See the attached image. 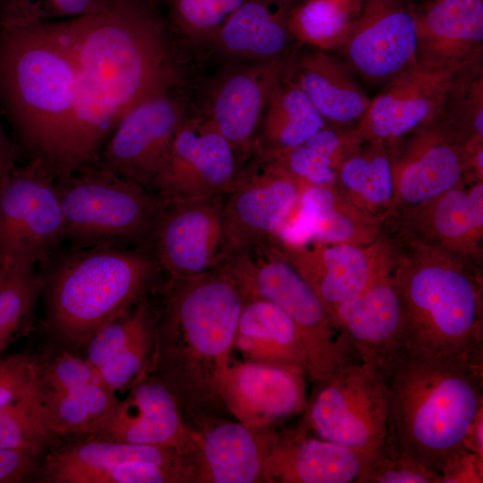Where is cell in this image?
I'll return each mask as SVG.
<instances>
[{
	"label": "cell",
	"instance_id": "f35d334b",
	"mask_svg": "<svg viewBox=\"0 0 483 483\" xmlns=\"http://www.w3.org/2000/svg\"><path fill=\"white\" fill-rule=\"evenodd\" d=\"M35 392L0 409V449L25 450L41 456L54 442L36 416Z\"/></svg>",
	"mask_w": 483,
	"mask_h": 483
},
{
	"label": "cell",
	"instance_id": "d6986e66",
	"mask_svg": "<svg viewBox=\"0 0 483 483\" xmlns=\"http://www.w3.org/2000/svg\"><path fill=\"white\" fill-rule=\"evenodd\" d=\"M313 290L326 311L349 301L378 276L393 269L392 249L376 240L370 244L302 246L275 244Z\"/></svg>",
	"mask_w": 483,
	"mask_h": 483
},
{
	"label": "cell",
	"instance_id": "1f68e13d",
	"mask_svg": "<svg viewBox=\"0 0 483 483\" xmlns=\"http://www.w3.org/2000/svg\"><path fill=\"white\" fill-rule=\"evenodd\" d=\"M121 400L103 381L86 383L59 393L37 389L36 416L52 436H94L113 415Z\"/></svg>",
	"mask_w": 483,
	"mask_h": 483
},
{
	"label": "cell",
	"instance_id": "d590c367",
	"mask_svg": "<svg viewBox=\"0 0 483 483\" xmlns=\"http://www.w3.org/2000/svg\"><path fill=\"white\" fill-rule=\"evenodd\" d=\"M356 16L352 4L341 0H306L292 11L288 29L298 44L335 51L348 36Z\"/></svg>",
	"mask_w": 483,
	"mask_h": 483
},
{
	"label": "cell",
	"instance_id": "60d3db41",
	"mask_svg": "<svg viewBox=\"0 0 483 483\" xmlns=\"http://www.w3.org/2000/svg\"><path fill=\"white\" fill-rule=\"evenodd\" d=\"M244 0H168L175 24L193 39L212 40Z\"/></svg>",
	"mask_w": 483,
	"mask_h": 483
},
{
	"label": "cell",
	"instance_id": "ffe728a7",
	"mask_svg": "<svg viewBox=\"0 0 483 483\" xmlns=\"http://www.w3.org/2000/svg\"><path fill=\"white\" fill-rule=\"evenodd\" d=\"M304 369L251 361L231 363L224 402L237 421L257 429L273 428L303 412L308 404Z\"/></svg>",
	"mask_w": 483,
	"mask_h": 483
},
{
	"label": "cell",
	"instance_id": "f6af8a7d",
	"mask_svg": "<svg viewBox=\"0 0 483 483\" xmlns=\"http://www.w3.org/2000/svg\"><path fill=\"white\" fill-rule=\"evenodd\" d=\"M437 475L438 483H482L483 456L461 448L445 460Z\"/></svg>",
	"mask_w": 483,
	"mask_h": 483
},
{
	"label": "cell",
	"instance_id": "74e56055",
	"mask_svg": "<svg viewBox=\"0 0 483 483\" xmlns=\"http://www.w3.org/2000/svg\"><path fill=\"white\" fill-rule=\"evenodd\" d=\"M156 319L157 312L128 343L98 370L103 383L113 391L129 389L141 375L149 372Z\"/></svg>",
	"mask_w": 483,
	"mask_h": 483
},
{
	"label": "cell",
	"instance_id": "b9f144b4",
	"mask_svg": "<svg viewBox=\"0 0 483 483\" xmlns=\"http://www.w3.org/2000/svg\"><path fill=\"white\" fill-rule=\"evenodd\" d=\"M359 483H438V476L386 442L369 458Z\"/></svg>",
	"mask_w": 483,
	"mask_h": 483
},
{
	"label": "cell",
	"instance_id": "7c38bea8",
	"mask_svg": "<svg viewBox=\"0 0 483 483\" xmlns=\"http://www.w3.org/2000/svg\"><path fill=\"white\" fill-rule=\"evenodd\" d=\"M417 21L410 0H363L352 29L335 50L371 85H385L415 66Z\"/></svg>",
	"mask_w": 483,
	"mask_h": 483
},
{
	"label": "cell",
	"instance_id": "e0dca14e",
	"mask_svg": "<svg viewBox=\"0 0 483 483\" xmlns=\"http://www.w3.org/2000/svg\"><path fill=\"white\" fill-rule=\"evenodd\" d=\"M224 198L162 199L153 250L168 277L200 275L225 261Z\"/></svg>",
	"mask_w": 483,
	"mask_h": 483
},
{
	"label": "cell",
	"instance_id": "f546056e",
	"mask_svg": "<svg viewBox=\"0 0 483 483\" xmlns=\"http://www.w3.org/2000/svg\"><path fill=\"white\" fill-rule=\"evenodd\" d=\"M296 216L309 243L364 246L377 240L379 219L355 206L335 184L304 187Z\"/></svg>",
	"mask_w": 483,
	"mask_h": 483
},
{
	"label": "cell",
	"instance_id": "c3c4849f",
	"mask_svg": "<svg viewBox=\"0 0 483 483\" xmlns=\"http://www.w3.org/2000/svg\"><path fill=\"white\" fill-rule=\"evenodd\" d=\"M13 167L12 149L0 123V190L4 185Z\"/></svg>",
	"mask_w": 483,
	"mask_h": 483
},
{
	"label": "cell",
	"instance_id": "3957f363",
	"mask_svg": "<svg viewBox=\"0 0 483 483\" xmlns=\"http://www.w3.org/2000/svg\"><path fill=\"white\" fill-rule=\"evenodd\" d=\"M387 384L386 442L437 474L483 409V363L407 353Z\"/></svg>",
	"mask_w": 483,
	"mask_h": 483
},
{
	"label": "cell",
	"instance_id": "836d02e7",
	"mask_svg": "<svg viewBox=\"0 0 483 483\" xmlns=\"http://www.w3.org/2000/svg\"><path fill=\"white\" fill-rule=\"evenodd\" d=\"M335 182L351 202L374 216L394 202L389 147L380 140H365L339 165Z\"/></svg>",
	"mask_w": 483,
	"mask_h": 483
},
{
	"label": "cell",
	"instance_id": "4dcf8cb0",
	"mask_svg": "<svg viewBox=\"0 0 483 483\" xmlns=\"http://www.w3.org/2000/svg\"><path fill=\"white\" fill-rule=\"evenodd\" d=\"M254 140L253 154L273 158L304 143L327 123L293 80L273 89Z\"/></svg>",
	"mask_w": 483,
	"mask_h": 483
},
{
	"label": "cell",
	"instance_id": "cb8c5ba5",
	"mask_svg": "<svg viewBox=\"0 0 483 483\" xmlns=\"http://www.w3.org/2000/svg\"><path fill=\"white\" fill-rule=\"evenodd\" d=\"M276 431L219 420L198 431L187 455L191 483L264 482L265 465Z\"/></svg>",
	"mask_w": 483,
	"mask_h": 483
},
{
	"label": "cell",
	"instance_id": "7a4b0ae2",
	"mask_svg": "<svg viewBox=\"0 0 483 483\" xmlns=\"http://www.w3.org/2000/svg\"><path fill=\"white\" fill-rule=\"evenodd\" d=\"M246 297L224 264L193 276L168 277L160 289L148 373L170 391L193 430L228 413L224 387Z\"/></svg>",
	"mask_w": 483,
	"mask_h": 483
},
{
	"label": "cell",
	"instance_id": "ba28073f",
	"mask_svg": "<svg viewBox=\"0 0 483 483\" xmlns=\"http://www.w3.org/2000/svg\"><path fill=\"white\" fill-rule=\"evenodd\" d=\"M71 247L153 248L163 200L154 191L97 165L56 179Z\"/></svg>",
	"mask_w": 483,
	"mask_h": 483
},
{
	"label": "cell",
	"instance_id": "30bf717a",
	"mask_svg": "<svg viewBox=\"0 0 483 483\" xmlns=\"http://www.w3.org/2000/svg\"><path fill=\"white\" fill-rule=\"evenodd\" d=\"M304 411L316 436L369 458L387 439V380L361 362L350 365L318 386Z\"/></svg>",
	"mask_w": 483,
	"mask_h": 483
},
{
	"label": "cell",
	"instance_id": "ee69618b",
	"mask_svg": "<svg viewBox=\"0 0 483 483\" xmlns=\"http://www.w3.org/2000/svg\"><path fill=\"white\" fill-rule=\"evenodd\" d=\"M38 383V358L27 353L0 356V409L34 393Z\"/></svg>",
	"mask_w": 483,
	"mask_h": 483
},
{
	"label": "cell",
	"instance_id": "5b68a950",
	"mask_svg": "<svg viewBox=\"0 0 483 483\" xmlns=\"http://www.w3.org/2000/svg\"><path fill=\"white\" fill-rule=\"evenodd\" d=\"M75 94L76 63L53 22L0 26V95L30 158L55 176Z\"/></svg>",
	"mask_w": 483,
	"mask_h": 483
},
{
	"label": "cell",
	"instance_id": "2e32d148",
	"mask_svg": "<svg viewBox=\"0 0 483 483\" xmlns=\"http://www.w3.org/2000/svg\"><path fill=\"white\" fill-rule=\"evenodd\" d=\"M390 146L394 201L412 209L462 184L465 140L440 114Z\"/></svg>",
	"mask_w": 483,
	"mask_h": 483
},
{
	"label": "cell",
	"instance_id": "7dc6e473",
	"mask_svg": "<svg viewBox=\"0 0 483 483\" xmlns=\"http://www.w3.org/2000/svg\"><path fill=\"white\" fill-rule=\"evenodd\" d=\"M483 409L476 415L466 434L464 446L483 456Z\"/></svg>",
	"mask_w": 483,
	"mask_h": 483
},
{
	"label": "cell",
	"instance_id": "d6a6232c",
	"mask_svg": "<svg viewBox=\"0 0 483 483\" xmlns=\"http://www.w3.org/2000/svg\"><path fill=\"white\" fill-rule=\"evenodd\" d=\"M413 210L424 213L422 226L438 242L436 247L455 255L471 251L482 236V181L467 191L461 184Z\"/></svg>",
	"mask_w": 483,
	"mask_h": 483
},
{
	"label": "cell",
	"instance_id": "4316f807",
	"mask_svg": "<svg viewBox=\"0 0 483 483\" xmlns=\"http://www.w3.org/2000/svg\"><path fill=\"white\" fill-rule=\"evenodd\" d=\"M286 76L301 87L327 124L356 126L369 107L370 98L353 73L326 51L295 52Z\"/></svg>",
	"mask_w": 483,
	"mask_h": 483
},
{
	"label": "cell",
	"instance_id": "ac0fdd59",
	"mask_svg": "<svg viewBox=\"0 0 483 483\" xmlns=\"http://www.w3.org/2000/svg\"><path fill=\"white\" fill-rule=\"evenodd\" d=\"M295 52L245 61L226 71L214 88L206 117L230 143L240 165L253 154L270 94L287 75Z\"/></svg>",
	"mask_w": 483,
	"mask_h": 483
},
{
	"label": "cell",
	"instance_id": "6da1fadb",
	"mask_svg": "<svg viewBox=\"0 0 483 483\" xmlns=\"http://www.w3.org/2000/svg\"><path fill=\"white\" fill-rule=\"evenodd\" d=\"M76 63V94L57 179L97 163L120 119L177 81L170 40L147 0H105L94 12L53 21Z\"/></svg>",
	"mask_w": 483,
	"mask_h": 483
},
{
	"label": "cell",
	"instance_id": "44dd1931",
	"mask_svg": "<svg viewBox=\"0 0 483 483\" xmlns=\"http://www.w3.org/2000/svg\"><path fill=\"white\" fill-rule=\"evenodd\" d=\"M454 72L433 71L419 64L404 71L370 98L356 129L364 140L393 146L441 114Z\"/></svg>",
	"mask_w": 483,
	"mask_h": 483
},
{
	"label": "cell",
	"instance_id": "f1b7e54d",
	"mask_svg": "<svg viewBox=\"0 0 483 483\" xmlns=\"http://www.w3.org/2000/svg\"><path fill=\"white\" fill-rule=\"evenodd\" d=\"M233 349L246 361L298 367L307 372L305 352L296 326L279 306L263 298L246 297Z\"/></svg>",
	"mask_w": 483,
	"mask_h": 483
},
{
	"label": "cell",
	"instance_id": "5bb4252c",
	"mask_svg": "<svg viewBox=\"0 0 483 483\" xmlns=\"http://www.w3.org/2000/svg\"><path fill=\"white\" fill-rule=\"evenodd\" d=\"M240 167L232 146L207 117L184 118L152 191L163 200L225 196Z\"/></svg>",
	"mask_w": 483,
	"mask_h": 483
},
{
	"label": "cell",
	"instance_id": "83f0119b",
	"mask_svg": "<svg viewBox=\"0 0 483 483\" xmlns=\"http://www.w3.org/2000/svg\"><path fill=\"white\" fill-rule=\"evenodd\" d=\"M296 0H244L226 19L214 42L225 55L242 61L292 53L288 19Z\"/></svg>",
	"mask_w": 483,
	"mask_h": 483
},
{
	"label": "cell",
	"instance_id": "8fae6325",
	"mask_svg": "<svg viewBox=\"0 0 483 483\" xmlns=\"http://www.w3.org/2000/svg\"><path fill=\"white\" fill-rule=\"evenodd\" d=\"M302 187L271 159L257 156L250 165L240 167L223 202L225 261L236 254L275 244Z\"/></svg>",
	"mask_w": 483,
	"mask_h": 483
},
{
	"label": "cell",
	"instance_id": "4fadbf2b",
	"mask_svg": "<svg viewBox=\"0 0 483 483\" xmlns=\"http://www.w3.org/2000/svg\"><path fill=\"white\" fill-rule=\"evenodd\" d=\"M172 89L146 97L120 119L106 141L97 165L152 191L184 120L182 104Z\"/></svg>",
	"mask_w": 483,
	"mask_h": 483
},
{
	"label": "cell",
	"instance_id": "d4e9b609",
	"mask_svg": "<svg viewBox=\"0 0 483 483\" xmlns=\"http://www.w3.org/2000/svg\"><path fill=\"white\" fill-rule=\"evenodd\" d=\"M369 458L323 439L304 417L289 430L276 432L267 458L266 483H359Z\"/></svg>",
	"mask_w": 483,
	"mask_h": 483
},
{
	"label": "cell",
	"instance_id": "9c48e42d",
	"mask_svg": "<svg viewBox=\"0 0 483 483\" xmlns=\"http://www.w3.org/2000/svg\"><path fill=\"white\" fill-rule=\"evenodd\" d=\"M64 241L54 173L38 158L14 165L0 190V264L43 266Z\"/></svg>",
	"mask_w": 483,
	"mask_h": 483
},
{
	"label": "cell",
	"instance_id": "e575fe53",
	"mask_svg": "<svg viewBox=\"0 0 483 483\" xmlns=\"http://www.w3.org/2000/svg\"><path fill=\"white\" fill-rule=\"evenodd\" d=\"M41 292L42 277L36 267L0 264V356L33 330Z\"/></svg>",
	"mask_w": 483,
	"mask_h": 483
},
{
	"label": "cell",
	"instance_id": "8d00e7d4",
	"mask_svg": "<svg viewBox=\"0 0 483 483\" xmlns=\"http://www.w3.org/2000/svg\"><path fill=\"white\" fill-rule=\"evenodd\" d=\"M441 114L465 142L483 140V59L453 74Z\"/></svg>",
	"mask_w": 483,
	"mask_h": 483
},
{
	"label": "cell",
	"instance_id": "7bdbcfd3",
	"mask_svg": "<svg viewBox=\"0 0 483 483\" xmlns=\"http://www.w3.org/2000/svg\"><path fill=\"white\" fill-rule=\"evenodd\" d=\"M99 380L97 371L85 358L68 350L54 357L38 359V390L40 392L59 393Z\"/></svg>",
	"mask_w": 483,
	"mask_h": 483
},
{
	"label": "cell",
	"instance_id": "277c9868",
	"mask_svg": "<svg viewBox=\"0 0 483 483\" xmlns=\"http://www.w3.org/2000/svg\"><path fill=\"white\" fill-rule=\"evenodd\" d=\"M40 273L47 331L66 349L81 347L152 291L162 271L153 248L71 247Z\"/></svg>",
	"mask_w": 483,
	"mask_h": 483
},
{
	"label": "cell",
	"instance_id": "7402d4cb",
	"mask_svg": "<svg viewBox=\"0 0 483 483\" xmlns=\"http://www.w3.org/2000/svg\"><path fill=\"white\" fill-rule=\"evenodd\" d=\"M120 401L113 415L94 435L123 443L172 449L185 455L194 447L198 431L183 420L166 386L154 375H141Z\"/></svg>",
	"mask_w": 483,
	"mask_h": 483
},
{
	"label": "cell",
	"instance_id": "484cf974",
	"mask_svg": "<svg viewBox=\"0 0 483 483\" xmlns=\"http://www.w3.org/2000/svg\"><path fill=\"white\" fill-rule=\"evenodd\" d=\"M138 462L183 468L191 476L187 457L177 451L88 436L48 453L40 462L36 479L90 483L95 476L114 466Z\"/></svg>",
	"mask_w": 483,
	"mask_h": 483
},
{
	"label": "cell",
	"instance_id": "8992f818",
	"mask_svg": "<svg viewBox=\"0 0 483 483\" xmlns=\"http://www.w3.org/2000/svg\"><path fill=\"white\" fill-rule=\"evenodd\" d=\"M405 314L408 353L483 363L482 285L452 252L422 242L393 270Z\"/></svg>",
	"mask_w": 483,
	"mask_h": 483
},
{
	"label": "cell",
	"instance_id": "bcb514c9",
	"mask_svg": "<svg viewBox=\"0 0 483 483\" xmlns=\"http://www.w3.org/2000/svg\"><path fill=\"white\" fill-rule=\"evenodd\" d=\"M40 462V455L29 451L0 449V483L36 479Z\"/></svg>",
	"mask_w": 483,
	"mask_h": 483
},
{
	"label": "cell",
	"instance_id": "52a82bcc",
	"mask_svg": "<svg viewBox=\"0 0 483 483\" xmlns=\"http://www.w3.org/2000/svg\"><path fill=\"white\" fill-rule=\"evenodd\" d=\"M224 265L247 297L270 301L291 318L304 348L308 378L318 386L346 367L360 362L349 339L335 326L313 290L275 244L232 256Z\"/></svg>",
	"mask_w": 483,
	"mask_h": 483
},
{
	"label": "cell",
	"instance_id": "ab89813d",
	"mask_svg": "<svg viewBox=\"0 0 483 483\" xmlns=\"http://www.w3.org/2000/svg\"><path fill=\"white\" fill-rule=\"evenodd\" d=\"M105 0H4L0 26L35 25L74 19L97 10Z\"/></svg>",
	"mask_w": 483,
	"mask_h": 483
},
{
	"label": "cell",
	"instance_id": "9a60e30c",
	"mask_svg": "<svg viewBox=\"0 0 483 483\" xmlns=\"http://www.w3.org/2000/svg\"><path fill=\"white\" fill-rule=\"evenodd\" d=\"M393 270L327 311L360 361L379 371L386 380L408 353L404 308Z\"/></svg>",
	"mask_w": 483,
	"mask_h": 483
},
{
	"label": "cell",
	"instance_id": "681fc988",
	"mask_svg": "<svg viewBox=\"0 0 483 483\" xmlns=\"http://www.w3.org/2000/svg\"><path fill=\"white\" fill-rule=\"evenodd\" d=\"M341 1H343V2H346V3H349V4H353L354 1L356 0H341Z\"/></svg>",
	"mask_w": 483,
	"mask_h": 483
},
{
	"label": "cell",
	"instance_id": "603a6c76",
	"mask_svg": "<svg viewBox=\"0 0 483 483\" xmlns=\"http://www.w3.org/2000/svg\"><path fill=\"white\" fill-rule=\"evenodd\" d=\"M415 13L420 66L454 72L483 59V0H429Z\"/></svg>",
	"mask_w": 483,
	"mask_h": 483
}]
</instances>
